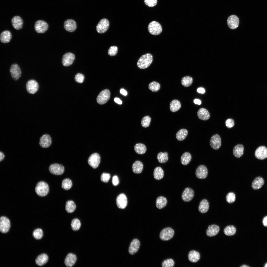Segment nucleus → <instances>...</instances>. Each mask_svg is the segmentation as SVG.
Segmentation results:
<instances>
[{"instance_id": "obj_1", "label": "nucleus", "mask_w": 267, "mask_h": 267, "mask_svg": "<svg viewBox=\"0 0 267 267\" xmlns=\"http://www.w3.org/2000/svg\"><path fill=\"white\" fill-rule=\"evenodd\" d=\"M153 61V56L150 53H147L142 55L138 59L137 66L141 69L146 68L149 67Z\"/></svg>"}, {"instance_id": "obj_2", "label": "nucleus", "mask_w": 267, "mask_h": 267, "mask_svg": "<svg viewBox=\"0 0 267 267\" xmlns=\"http://www.w3.org/2000/svg\"><path fill=\"white\" fill-rule=\"evenodd\" d=\"M49 187L47 184L44 181L38 182L36 185L35 191L39 196L44 197L46 196L49 192Z\"/></svg>"}, {"instance_id": "obj_3", "label": "nucleus", "mask_w": 267, "mask_h": 267, "mask_svg": "<svg viewBox=\"0 0 267 267\" xmlns=\"http://www.w3.org/2000/svg\"><path fill=\"white\" fill-rule=\"evenodd\" d=\"M148 28L149 32L154 35L160 34L162 31L161 25L159 22L156 21L150 22L148 25Z\"/></svg>"}, {"instance_id": "obj_4", "label": "nucleus", "mask_w": 267, "mask_h": 267, "mask_svg": "<svg viewBox=\"0 0 267 267\" xmlns=\"http://www.w3.org/2000/svg\"><path fill=\"white\" fill-rule=\"evenodd\" d=\"M111 93L109 90L105 89L101 91L97 97L96 100L98 103L103 105L106 103L109 100Z\"/></svg>"}, {"instance_id": "obj_5", "label": "nucleus", "mask_w": 267, "mask_h": 267, "mask_svg": "<svg viewBox=\"0 0 267 267\" xmlns=\"http://www.w3.org/2000/svg\"><path fill=\"white\" fill-rule=\"evenodd\" d=\"M174 234V230L171 228L167 227L163 229L161 231L159 237L163 241H166L172 239Z\"/></svg>"}, {"instance_id": "obj_6", "label": "nucleus", "mask_w": 267, "mask_h": 267, "mask_svg": "<svg viewBox=\"0 0 267 267\" xmlns=\"http://www.w3.org/2000/svg\"><path fill=\"white\" fill-rule=\"evenodd\" d=\"M48 25L45 21L42 20H38L35 22L34 28L36 31L39 33H44L47 30Z\"/></svg>"}, {"instance_id": "obj_7", "label": "nucleus", "mask_w": 267, "mask_h": 267, "mask_svg": "<svg viewBox=\"0 0 267 267\" xmlns=\"http://www.w3.org/2000/svg\"><path fill=\"white\" fill-rule=\"evenodd\" d=\"M109 26V22L106 19H101L96 26L97 32L99 33H103L106 32L108 29Z\"/></svg>"}, {"instance_id": "obj_8", "label": "nucleus", "mask_w": 267, "mask_h": 267, "mask_svg": "<svg viewBox=\"0 0 267 267\" xmlns=\"http://www.w3.org/2000/svg\"><path fill=\"white\" fill-rule=\"evenodd\" d=\"M100 162V156L97 153L91 155L88 160V162L89 165L94 169L98 167Z\"/></svg>"}, {"instance_id": "obj_9", "label": "nucleus", "mask_w": 267, "mask_h": 267, "mask_svg": "<svg viewBox=\"0 0 267 267\" xmlns=\"http://www.w3.org/2000/svg\"><path fill=\"white\" fill-rule=\"evenodd\" d=\"M10 227L9 220L5 216L1 217L0 219V230L2 233L7 232Z\"/></svg>"}, {"instance_id": "obj_10", "label": "nucleus", "mask_w": 267, "mask_h": 267, "mask_svg": "<svg viewBox=\"0 0 267 267\" xmlns=\"http://www.w3.org/2000/svg\"><path fill=\"white\" fill-rule=\"evenodd\" d=\"M49 170L52 174L57 175L62 174L64 171V166L61 164L54 163L51 165L49 166Z\"/></svg>"}, {"instance_id": "obj_11", "label": "nucleus", "mask_w": 267, "mask_h": 267, "mask_svg": "<svg viewBox=\"0 0 267 267\" xmlns=\"http://www.w3.org/2000/svg\"><path fill=\"white\" fill-rule=\"evenodd\" d=\"M211 147L214 150H217L221 145V138L217 134H214L211 137L210 140Z\"/></svg>"}, {"instance_id": "obj_12", "label": "nucleus", "mask_w": 267, "mask_h": 267, "mask_svg": "<svg viewBox=\"0 0 267 267\" xmlns=\"http://www.w3.org/2000/svg\"><path fill=\"white\" fill-rule=\"evenodd\" d=\"M11 76L15 80H17L21 77V72L19 65L16 64H12L10 67V69Z\"/></svg>"}, {"instance_id": "obj_13", "label": "nucleus", "mask_w": 267, "mask_h": 267, "mask_svg": "<svg viewBox=\"0 0 267 267\" xmlns=\"http://www.w3.org/2000/svg\"><path fill=\"white\" fill-rule=\"evenodd\" d=\"M39 88L38 82L34 80H29L26 84V88L27 92L31 94L36 93L38 91Z\"/></svg>"}, {"instance_id": "obj_14", "label": "nucleus", "mask_w": 267, "mask_h": 267, "mask_svg": "<svg viewBox=\"0 0 267 267\" xmlns=\"http://www.w3.org/2000/svg\"><path fill=\"white\" fill-rule=\"evenodd\" d=\"M75 59L74 54L70 52L65 53L63 56L62 62L63 65L65 67L71 65L73 63Z\"/></svg>"}, {"instance_id": "obj_15", "label": "nucleus", "mask_w": 267, "mask_h": 267, "mask_svg": "<svg viewBox=\"0 0 267 267\" xmlns=\"http://www.w3.org/2000/svg\"><path fill=\"white\" fill-rule=\"evenodd\" d=\"M208 174L207 168L205 166L202 165L199 166L196 169L195 172L196 176L197 178L200 179L206 178Z\"/></svg>"}, {"instance_id": "obj_16", "label": "nucleus", "mask_w": 267, "mask_h": 267, "mask_svg": "<svg viewBox=\"0 0 267 267\" xmlns=\"http://www.w3.org/2000/svg\"><path fill=\"white\" fill-rule=\"evenodd\" d=\"M239 22L238 18L235 15L230 16L227 20V23L228 27L232 29L237 28L239 26Z\"/></svg>"}, {"instance_id": "obj_17", "label": "nucleus", "mask_w": 267, "mask_h": 267, "mask_svg": "<svg viewBox=\"0 0 267 267\" xmlns=\"http://www.w3.org/2000/svg\"><path fill=\"white\" fill-rule=\"evenodd\" d=\"M194 192L191 188H186L183 191L181 195L182 200L185 202H189L193 199L194 196Z\"/></svg>"}, {"instance_id": "obj_18", "label": "nucleus", "mask_w": 267, "mask_h": 267, "mask_svg": "<svg viewBox=\"0 0 267 267\" xmlns=\"http://www.w3.org/2000/svg\"><path fill=\"white\" fill-rule=\"evenodd\" d=\"M116 202L118 207L121 209H124L127 206V200L126 195L124 194H120L117 197Z\"/></svg>"}, {"instance_id": "obj_19", "label": "nucleus", "mask_w": 267, "mask_h": 267, "mask_svg": "<svg viewBox=\"0 0 267 267\" xmlns=\"http://www.w3.org/2000/svg\"><path fill=\"white\" fill-rule=\"evenodd\" d=\"M255 155L256 158L259 159H266L267 158V148L263 146L259 147L256 150Z\"/></svg>"}, {"instance_id": "obj_20", "label": "nucleus", "mask_w": 267, "mask_h": 267, "mask_svg": "<svg viewBox=\"0 0 267 267\" xmlns=\"http://www.w3.org/2000/svg\"><path fill=\"white\" fill-rule=\"evenodd\" d=\"M52 143L50 136L48 134L43 135L40 138L39 144L43 148H47L49 147Z\"/></svg>"}, {"instance_id": "obj_21", "label": "nucleus", "mask_w": 267, "mask_h": 267, "mask_svg": "<svg viewBox=\"0 0 267 267\" xmlns=\"http://www.w3.org/2000/svg\"><path fill=\"white\" fill-rule=\"evenodd\" d=\"M64 27L66 30L69 32H72L77 28V24L75 21L72 19L66 20L64 23Z\"/></svg>"}, {"instance_id": "obj_22", "label": "nucleus", "mask_w": 267, "mask_h": 267, "mask_svg": "<svg viewBox=\"0 0 267 267\" xmlns=\"http://www.w3.org/2000/svg\"><path fill=\"white\" fill-rule=\"evenodd\" d=\"M77 260V257L76 255L72 253H69L66 256L64 263L67 267H71L75 265Z\"/></svg>"}, {"instance_id": "obj_23", "label": "nucleus", "mask_w": 267, "mask_h": 267, "mask_svg": "<svg viewBox=\"0 0 267 267\" xmlns=\"http://www.w3.org/2000/svg\"><path fill=\"white\" fill-rule=\"evenodd\" d=\"M140 245V243L138 240L136 239H134L131 242L129 249V253L131 255H133L138 250Z\"/></svg>"}, {"instance_id": "obj_24", "label": "nucleus", "mask_w": 267, "mask_h": 267, "mask_svg": "<svg viewBox=\"0 0 267 267\" xmlns=\"http://www.w3.org/2000/svg\"><path fill=\"white\" fill-rule=\"evenodd\" d=\"M220 231L219 226L216 224H212L209 226L206 232L207 236L210 237L216 235Z\"/></svg>"}, {"instance_id": "obj_25", "label": "nucleus", "mask_w": 267, "mask_h": 267, "mask_svg": "<svg viewBox=\"0 0 267 267\" xmlns=\"http://www.w3.org/2000/svg\"><path fill=\"white\" fill-rule=\"evenodd\" d=\"M12 24L15 29L18 30L22 27L23 21L22 18L19 16H15L11 20Z\"/></svg>"}, {"instance_id": "obj_26", "label": "nucleus", "mask_w": 267, "mask_h": 267, "mask_svg": "<svg viewBox=\"0 0 267 267\" xmlns=\"http://www.w3.org/2000/svg\"><path fill=\"white\" fill-rule=\"evenodd\" d=\"M264 182V179L262 177H257L252 181L251 184L252 187L255 190L259 189L262 186Z\"/></svg>"}, {"instance_id": "obj_27", "label": "nucleus", "mask_w": 267, "mask_h": 267, "mask_svg": "<svg viewBox=\"0 0 267 267\" xmlns=\"http://www.w3.org/2000/svg\"><path fill=\"white\" fill-rule=\"evenodd\" d=\"M12 34L9 31H3L0 35V40L2 43H6L9 42L12 38Z\"/></svg>"}, {"instance_id": "obj_28", "label": "nucleus", "mask_w": 267, "mask_h": 267, "mask_svg": "<svg viewBox=\"0 0 267 267\" xmlns=\"http://www.w3.org/2000/svg\"><path fill=\"white\" fill-rule=\"evenodd\" d=\"M244 147L241 144H239L235 146L233 148V154L236 158H239L244 154Z\"/></svg>"}, {"instance_id": "obj_29", "label": "nucleus", "mask_w": 267, "mask_h": 267, "mask_svg": "<svg viewBox=\"0 0 267 267\" xmlns=\"http://www.w3.org/2000/svg\"><path fill=\"white\" fill-rule=\"evenodd\" d=\"M197 115L198 118L203 120H206L209 118L210 114L208 111L205 109L202 108L198 111Z\"/></svg>"}, {"instance_id": "obj_30", "label": "nucleus", "mask_w": 267, "mask_h": 267, "mask_svg": "<svg viewBox=\"0 0 267 267\" xmlns=\"http://www.w3.org/2000/svg\"><path fill=\"white\" fill-rule=\"evenodd\" d=\"M209 206L208 200L205 199H203L200 202L198 207L199 211L202 213H205L208 210Z\"/></svg>"}, {"instance_id": "obj_31", "label": "nucleus", "mask_w": 267, "mask_h": 267, "mask_svg": "<svg viewBox=\"0 0 267 267\" xmlns=\"http://www.w3.org/2000/svg\"><path fill=\"white\" fill-rule=\"evenodd\" d=\"M200 258V253L197 251L192 250L190 251L188 255L189 260L192 263H196L198 261Z\"/></svg>"}, {"instance_id": "obj_32", "label": "nucleus", "mask_w": 267, "mask_h": 267, "mask_svg": "<svg viewBox=\"0 0 267 267\" xmlns=\"http://www.w3.org/2000/svg\"><path fill=\"white\" fill-rule=\"evenodd\" d=\"M48 259V256L46 254L43 253L37 257L35 262L38 265L42 266L47 262Z\"/></svg>"}, {"instance_id": "obj_33", "label": "nucleus", "mask_w": 267, "mask_h": 267, "mask_svg": "<svg viewBox=\"0 0 267 267\" xmlns=\"http://www.w3.org/2000/svg\"><path fill=\"white\" fill-rule=\"evenodd\" d=\"M167 202V200L165 197L162 196H159L156 200V206L158 209H161L166 205Z\"/></svg>"}, {"instance_id": "obj_34", "label": "nucleus", "mask_w": 267, "mask_h": 267, "mask_svg": "<svg viewBox=\"0 0 267 267\" xmlns=\"http://www.w3.org/2000/svg\"><path fill=\"white\" fill-rule=\"evenodd\" d=\"M143 165L139 161H136L133 164L132 169L133 172L135 174H139L142 171L143 169Z\"/></svg>"}, {"instance_id": "obj_35", "label": "nucleus", "mask_w": 267, "mask_h": 267, "mask_svg": "<svg viewBox=\"0 0 267 267\" xmlns=\"http://www.w3.org/2000/svg\"><path fill=\"white\" fill-rule=\"evenodd\" d=\"M153 175L154 178L155 179L157 180H160L163 177V171L160 167H157L154 169Z\"/></svg>"}, {"instance_id": "obj_36", "label": "nucleus", "mask_w": 267, "mask_h": 267, "mask_svg": "<svg viewBox=\"0 0 267 267\" xmlns=\"http://www.w3.org/2000/svg\"><path fill=\"white\" fill-rule=\"evenodd\" d=\"M181 107L180 102L177 100H174L170 103V108L172 112H175L179 110Z\"/></svg>"}, {"instance_id": "obj_37", "label": "nucleus", "mask_w": 267, "mask_h": 267, "mask_svg": "<svg viewBox=\"0 0 267 267\" xmlns=\"http://www.w3.org/2000/svg\"><path fill=\"white\" fill-rule=\"evenodd\" d=\"M191 159L192 156L188 152H185L181 157V162L183 165H186L190 163Z\"/></svg>"}, {"instance_id": "obj_38", "label": "nucleus", "mask_w": 267, "mask_h": 267, "mask_svg": "<svg viewBox=\"0 0 267 267\" xmlns=\"http://www.w3.org/2000/svg\"><path fill=\"white\" fill-rule=\"evenodd\" d=\"M188 134V132L187 130L184 129H181L177 133L176 137L178 140L182 141L185 138Z\"/></svg>"}, {"instance_id": "obj_39", "label": "nucleus", "mask_w": 267, "mask_h": 267, "mask_svg": "<svg viewBox=\"0 0 267 267\" xmlns=\"http://www.w3.org/2000/svg\"><path fill=\"white\" fill-rule=\"evenodd\" d=\"M134 150L137 154H143L146 152L147 149L146 146L144 144L141 143H138L136 144L135 145Z\"/></svg>"}, {"instance_id": "obj_40", "label": "nucleus", "mask_w": 267, "mask_h": 267, "mask_svg": "<svg viewBox=\"0 0 267 267\" xmlns=\"http://www.w3.org/2000/svg\"><path fill=\"white\" fill-rule=\"evenodd\" d=\"M236 232L235 227L233 225L226 226L224 229V233L226 235L231 236L234 235Z\"/></svg>"}, {"instance_id": "obj_41", "label": "nucleus", "mask_w": 267, "mask_h": 267, "mask_svg": "<svg viewBox=\"0 0 267 267\" xmlns=\"http://www.w3.org/2000/svg\"><path fill=\"white\" fill-rule=\"evenodd\" d=\"M76 206L74 202L71 200H68L66 203L65 209L68 213H71L75 210Z\"/></svg>"}, {"instance_id": "obj_42", "label": "nucleus", "mask_w": 267, "mask_h": 267, "mask_svg": "<svg viewBox=\"0 0 267 267\" xmlns=\"http://www.w3.org/2000/svg\"><path fill=\"white\" fill-rule=\"evenodd\" d=\"M157 158L160 163H166L168 159V153L167 152H160L157 154Z\"/></svg>"}, {"instance_id": "obj_43", "label": "nucleus", "mask_w": 267, "mask_h": 267, "mask_svg": "<svg viewBox=\"0 0 267 267\" xmlns=\"http://www.w3.org/2000/svg\"><path fill=\"white\" fill-rule=\"evenodd\" d=\"M193 82L192 78L189 76H186L183 77L181 80L182 85L185 87H188L190 86Z\"/></svg>"}, {"instance_id": "obj_44", "label": "nucleus", "mask_w": 267, "mask_h": 267, "mask_svg": "<svg viewBox=\"0 0 267 267\" xmlns=\"http://www.w3.org/2000/svg\"><path fill=\"white\" fill-rule=\"evenodd\" d=\"M81 225V224L79 220L75 218L71 221V226L72 229L74 231H77L79 229Z\"/></svg>"}, {"instance_id": "obj_45", "label": "nucleus", "mask_w": 267, "mask_h": 267, "mask_svg": "<svg viewBox=\"0 0 267 267\" xmlns=\"http://www.w3.org/2000/svg\"><path fill=\"white\" fill-rule=\"evenodd\" d=\"M72 182L71 180L69 178H66L64 179L62 182V187L65 190L70 189L72 186Z\"/></svg>"}, {"instance_id": "obj_46", "label": "nucleus", "mask_w": 267, "mask_h": 267, "mask_svg": "<svg viewBox=\"0 0 267 267\" xmlns=\"http://www.w3.org/2000/svg\"><path fill=\"white\" fill-rule=\"evenodd\" d=\"M149 89L153 92H156L158 91L160 88V84L156 81H153L149 85Z\"/></svg>"}, {"instance_id": "obj_47", "label": "nucleus", "mask_w": 267, "mask_h": 267, "mask_svg": "<svg viewBox=\"0 0 267 267\" xmlns=\"http://www.w3.org/2000/svg\"><path fill=\"white\" fill-rule=\"evenodd\" d=\"M151 118L148 116L144 117L141 121L142 126L143 127L147 128L148 127L151 121Z\"/></svg>"}, {"instance_id": "obj_48", "label": "nucleus", "mask_w": 267, "mask_h": 267, "mask_svg": "<svg viewBox=\"0 0 267 267\" xmlns=\"http://www.w3.org/2000/svg\"><path fill=\"white\" fill-rule=\"evenodd\" d=\"M33 234L34 237L35 239L39 240L42 238L43 234L42 229L40 228H38L34 231Z\"/></svg>"}, {"instance_id": "obj_49", "label": "nucleus", "mask_w": 267, "mask_h": 267, "mask_svg": "<svg viewBox=\"0 0 267 267\" xmlns=\"http://www.w3.org/2000/svg\"><path fill=\"white\" fill-rule=\"evenodd\" d=\"M175 262L171 259H168L164 260L162 263V266L163 267H172L174 265Z\"/></svg>"}, {"instance_id": "obj_50", "label": "nucleus", "mask_w": 267, "mask_h": 267, "mask_svg": "<svg viewBox=\"0 0 267 267\" xmlns=\"http://www.w3.org/2000/svg\"><path fill=\"white\" fill-rule=\"evenodd\" d=\"M226 199L227 201L229 203H233L235 200V195L233 192H229L226 195Z\"/></svg>"}, {"instance_id": "obj_51", "label": "nucleus", "mask_w": 267, "mask_h": 267, "mask_svg": "<svg viewBox=\"0 0 267 267\" xmlns=\"http://www.w3.org/2000/svg\"><path fill=\"white\" fill-rule=\"evenodd\" d=\"M118 51V48L116 46H111L109 48L108 51V53L109 55L111 56L115 55Z\"/></svg>"}, {"instance_id": "obj_52", "label": "nucleus", "mask_w": 267, "mask_h": 267, "mask_svg": "<svg viewBox=\"0 0 267 267\" xmlns=\"http://www.w3.org/2000/svg\"><path fill=\"white\" fill-rule=\"evenodd\" d=\"M111 178L110 175L108 173H103L101 175V181L104 182H108Z\"/></svg>"}, {"instance_id": "obj_53", "label": "nucleus", "mask_w": 267, "mask_h": 267, "mask_svg": "<svg viewBox=\"0 0 267 267\" xmlns=\"http://www.w3.org/2000/svg\"><path fill=\"white\" fill-rule=\"evenodd\" d=\"M84 78V76L83 74L78 73L75 75V79L77 82L79 83H82L83 82Z\"/></svg>"}, {"instance_id": "obj_54", "label": "nucleus", "mask_w": 267, "mask_h": 267, "mask_svg": "<svg viewBox=\"0 0 267 267\" xmlns=\"http://www.w3.org/2000/svg\"><path fill=\"white\" fill-rule=\"evenodd\" d=\"M145 4L149 7H153L155 6L157 2V0H144Z\"/></svg>"}, {"instance_id": "obj_55", "label": "nucleus", "mask_w": 267, "mask_h": 267, "mask_svg": "<svg viewBox=\"0 0 267 267\" xmlns=\"http://www.w3.org/2000/svg\"><path fill=\"white\" fill-rule=\"evenodd\" d=\"M225 125L228 128H231L234 125V120L231 119H227L225 122Z\"/></svg>"}, {"instance_id": "obj_56", "label": "nucleus", "mask_w": 267, "mask_h": 267, "mask_svg": "<svg viewBox=\"0 0 267 267\" xmlns=\"http://www.w3.org/2000/svg\"><path fill=\"white\" fill-rule=\"evenodd\" d=\"M112 182L114 186L117 185L119 183V180L118 177L116 175L114 176L112 178Z\"/></svg>"}, {"instance_id": "obj_57", "label": "nucleus", "mask_w": 267, "mask_h": 267, "mask_svg": "<svg viewBox=\"0 0 267 267\" xmlns=\"http://www.w3.org/2000/svg\"><path fill=\"white\" fill-rule=\"evenodd\" d=\"M197 91L198 92L202 94L204 93L205 92V89L202 88H198L197 89Z\"/></svg>"}, {"instance_id": "obj_58", "label": "nucleus", "mask_w": 267, "mask_h": 267, "mask_svg": "<svg viewBox=\"0 0 267 267\" xmlns=\"http://www.w3.org/2000/svg\"><path fill=\"white\" fill-rule=\"evenodd\" d=\"M114 101L117 103L121 105L122 103V102L120 99L116 97L114 98Z\"/></svg>"}, {"instance_id": "obj_59", "label": "nucleus", "mask_w": 267, "mask_h": 267, "mask_svg": "<svg viewBox=\"0 0 267 267\" xmlns=\"http://www.w3.org/2000/svg\"><path fill=\"white\" fill-rule=\"evenodd\" d=\"M120 92L121 94L124 96L126 95L127 94V91L123 89H120Z\"/></svg>"}, {"instance_id": "obj_60", "label": "nucleus", "mask_w": 267, "mask_h": 267, "mask_svg": "<svg viewBox=\"0 0 267 267\" xmlns=\"http://www.w3.org/2000/svg\"><path fill=\"white\" fill-rule=\"evenodd\" d=\"M263 223L265 226H267V216L265 217L263 220Z\"/></svg>"}, {"instance_id": "obj_61", "label": "nucleus", "mask_w": 267, "mask_h": 267, "mask_svg": "<svg viewBox=\"0 0 267 267\" xmlns=\"http://www.w3.org/2000/svg\"><path fill=\"white\" fill-rule=\"evenodd\" d=\"M194 103L196 104L199 105H200L201 103V101L199 99H195L194 100Z\"/></svg>"}, {"instance_id": "obj_62", "label": "nucleus", "mask_w": 267, "mask_h": 267, "mask_svg": "<svg viewBox=\"0 0 267 267\" xmlns=\"http://www.w3.org/2000/svg\"><path fill=\"white\" fill-rule=\"evenodd\" d=\"M5 156L4 154L2 152H0V161H2L4 158Z\"/></svg>"}, {"instance_id": "obj_63", "label": "nucleus", "mask_w": 267, "mask_h": 267, "mask_svg": "<svg viewBox=\"0 0 267 267\" xmlns=\"http://www.w3.org/2000/svg\"><path fill=\"white\" fill-rule=\"evenodd\" d=\"M240 267H249V266H247L246 265H243L242 266H240Z\"/></svg>"}, {"instance_id": "obj_64", "label": "nucleus", "mask_w": 267, "mask_h": 267, "mask_svg": "<svg viewBox=\"0 0 267 267\" xmlns=\"http://www.w3.org/2000/svg\"><path fill=\"white\" fill-rule=\"evenodd\" d=\"M265 267H267V263L265 265Z\"/></svg>"}]
</instances>
